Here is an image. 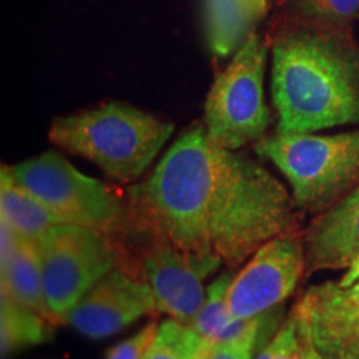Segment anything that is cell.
<instances>
[{"instance_id": "21", "label": "cell", "mask_w": 359, "mask_h": 359, "mask_svg": "<svg viewBox=\"0 0 359 359\" xmlns=\"http://www.w3.org/2000/svg\"><path fill=\"white\" fill-rule=\"evenodd\" d=\"M158 325L156 323H148L145 327H142L137 334L132 338L122 341L114 346L107 354V359H145L148 349L154 343Z\"/></svg>"}, {"instance_id": "6", "label": "cell", "mask_w": 359, "mask_h": 359, "mask_svg": "<svg viewBox=\"0 0 359 359\" xmlns=\"http://www.w3.org/2000/svg\"><path fill=\"white\" fill-rule=\"evenodd\" d=\"M43 291L53 325L67 323L72 309L107 273L120 266L142 276L133 253L92 228L58 223L37 241Z\"/></svg>"}, {"instance_id": "24", "label": "cell", "mask_w": 359, "mask_h": 359, "mask_svg": "<svg viewBox=\"0 0 359 359\" xmlns=\"http://www.w3.org/2000/svg\"><path fill=\"white\" fill-rule=\"evenodd\" d=\"M302 334V333H299ZM304 339V353H303V359H325L323 358V354L318 351L316 348L313 346L311 343H309V341L306 339V338H303Z\"/></svg>"}, {"instance_id": "1", "label": "cell", "mask_w": 359, "mask_h": 359, "mask_svg": "<svg viewBox=\"0 0 359 359\" xmlns=\"http://www.w3.org/2000/svg\"><path fill=\"white\" fill-rule=\"evenodd\" d=\"M137 235L236 268L271 238L302 231L293 195L262 163L193 125L125 195Z\"/></svg>"}, {"instance_id": "18", "label": "cell", "mask_w": 359, "mask_h": 359, "mask_svg": "<svg viewBox=\"0 0 359 359\" xmlns=\"http://www.w3.org/2000/svg\"><path fill=\"white\" fill-rule=\"evenodd\" d=\"M233 276L230 271L219 275L212 285L206 288L205 302L201 304L200 311L193 318L188 326L195 333H198L203 339H217L223 326L231 320L230 306H228V291H230Z\"/></svg>"}, {"instance_id": "17", "label": "cell", "mask_w": 359, "mask_h": 359, "mask_svg": "<svg viewBox=\"0 0 359 359\" xmlns=\"http://www.w3.org/2000/svg\"><path fill=\"white\" fill-rule=\"evenodd\" d=\"M213 341L203 339L185 323L173 318L158 325L145 359H210Z\"/></svg>"}, {"instance_id": "10", "label": "cell", "mask_w": 359, "mask_h": 359, "mask_svg": "<svg viewBox=\"0 0 359 359\" xmlns=\"http://www.w3.org/2000/svg\"><path fill=\"white\" fill-rule=\"evenodd\" d=\"M154 311L155 296L148 283L116 266L80 299L67 323L87 338L105 339Z\"/></svg>"}, {"instance_id": "22", "label": "cell", "mask_w": 359, "mask_h": 359, "mask_svg": "<svg viewBox=\"0 0 359 359\" xmlns=\"http://www.w3.org/2000/svg\"><path fill=\"white\" fill-rule=\"evenodd\" d=\"M255 341L243 343H215L210 359H251Z\"/></svg>"}, {"instance_id": "12", "label": "cell", "mask_w": 359, "mask_h": 359, "mask_svg": "<svg viewBox=\"0 0 359 359\" xmlns=\"http://www.w3.org/2000/svg\"><path fill=\"white\" fill-rule=\"evenodd\" d=\"M306 273L346 269L359 255V187L303 230Z\"/></svg>"}, {"instance_id": "13", "label": "cell", "mask_w": 359, "mask_h": 359, "mask_svg": "<svg viewBox=\"0 0 359 359\" xmlns=\"http://www.w3.org/2000/svg\"><path fill=\"white\" fill-rule=\"evenodd\" d=\"M210 52L226 58L240 50L268 13V0H203Z\"/></svg>"}, {"instance_id": "5", "label": "cell", "mask_w": 359, "mask_h": 359, "mask_svg": "<svg viewBox=\"0 0 359 359\" xmlns=\"http://www.w3.org/2000/svg\"><path fill=\"white\" fill-rule=\"evenodd\" d=\"M8 172L20 187L47 206L58 223L92 228L130 251L127 243L137 230L127 198H122L114 188L79 172L57 151H45L11 165Z\"/></svg>"}, {"instance_id": "7", "label": "cell", "mask_w": 359, "mask_h": 359, "mask_svg": "<svg viewBox=\"0 0 359 359\" xmlns=\"http://www.w3.org/2000/svg\"><path fill=\"white\" fill-rule=\"evenodd\" d=\"M268 48V40L255 30L215 77L205 102V128L218 145L238 150L266 133L271 123L263 90Z\"/></svg>"}, {"instance_id": "3", "label": "cell", "mask_w": 359, "mask_h": 359, "mask_svg": "<svg viewBox=\"0 0 359 359\" xmlns=\"http://www.w3.org/2000/svg\"><path fill=\"white\" fill-rule=\"evenodd\" d=\"M175 125L125 102L60 116L48 140L95 163L120 185L137 182L168 142Z\"/></svg>"}, {"instance_id": "15", "label": "cell", "mask_w": 359, "mask_h": 359, "mask_svg": "<svg viewBox=\"0 0 359 359\" xmlns=\"http://www.w3.org/2000/svg\"><path fill=\"white\" fill-rule=\"evenodd\" d=\"M0 219L11 224L17 235L34 241H39L43 233L58 224L47 206L13 180L7 165L2 167L0 177Z\"/></svg>"}, {"instance_id": "20", "label": "cell", "mask_w": 359, "mask_h": 359, "mask_svg": "<svg viewBox=\"0 0 359 359\" xmlns=\"http://www.w3.org/2000/svg\"><path fill=\"white\" fill-rule=\"evenodd\" d=\"M303 353L304 339L290 316L257 359H303Z\"/></svg>"}, {"instance_id": "9", "label": "cell", "mask_w": 359, "mask_h": 359, "mask_svg": "<svg viewBox=\"0 0 359 359\" xmlns=\"http://www.w3.org/2000/svg\"><path fill=\"white\" fill-rule=\"evenodd\" d=\"M140 236L145 238V245L137 251V259L143 280L155 296L156 311L190 325L205 302L203 281L223 263L180 250L160 238Z\"/></svg>"}, {"instance_id": "2", "label": "cell", "mask_w": 359, "mask_h": 359, "mask_svg": "<svg viewBox=\"0 0 359 359\" xmlns=\"http://www.w3.org/2000/svg\"><path fill=\"white\" fill-rule=\"evenodd\" d=\"M276 132L359 125V43L349 25L278 13L268 30Z\"/></svg>"}, {"instance_id": "19", "label": "cell", "mask_w": 359, "mask_h": 359, "mask_svg": "<svg viewBox=\"0 0 359 359\" xmlns=\"http://www.w3.org/2000/svg\"><path fill=\"white\" fill-rule=\"evenodd\" d=\"M283 15L318 24L349 25L359 12V0H281Z\"/></svg>"}, {"instance_id": "16", "label": "cell", "mask_w": 359, "mask_h": 359, "mask_svg": "<svg viewBox=\"0 0 359 359\" xmlns=\"http://www.w3.org/2000/svg\"><path fill=\"white\" fill-rule=\"evenodd\" d=\"M52 323L0 291V349L6 359L30 344L43 343L50 338Z\"/></svg>"}, {"instance_id": "4", "label": "cell", "mask_w": 359, "mask_h": 359, "mask_svg": "<svg viewBox=\"0 0 359 359\" xmlns=\"http://www.w3.org/2000/svg\"><path fill=\"white\" fill-rule=\"evenodd\" d=\"M255 151L288 180L296 208L320 215L359 187V130L336 135L273 133Z\"/></svg>"}, {"instance_id": "14", "label": "cell", "mask_w": 359, "mask_h": 359, "mask_svg": "<svg viewBox=\"0 0 359 359\" xmlns=\"http://www.w3.org/2000/svg\"><path fill=\"white\" fill-rule=\"evenodd\" d=\"M0 291H6L15 302L39 313L53 325L50 309L45 299L42 262L37 241L17 235L11 253L6 258H0Z\"/></svg>"}, {"instance_id": "11", "label": "cell", "mask_w": 359, "mask_h": 359, "mask_svg": "<svg viewBox=\"0 0 359 359\" xmlns=\"http://www.w3.org/2000/svg\"><path fill=\"white\" fill-rule=\"evenodd\" d=\"M290 316L325 359H359V302L341 298L331 281L309 286Z\"/></svg>"}, {"instance_id": "25", "label": "cell", "mask_w": 359, "mask_h": 359, "mask_svg": "<svg viewBox=\"0 0 359 359\" xmlns=\"http://www.w3.org/2000/svg\"><path fill=\"white\" fill-rule=\"evenodd\" d=\"M281 2V0H275V4H276V6H278V4H280Z\"/></svg>"}, {"instance_id": "8", "label": "cell", "mask_w": 359, "mask_h": 359, "mask_svg": "<svg viewBox=\"0 0 359 359\" xmlns=\"http://www.w3.org/2000/svg\"><path fill=\"white\" fill-rule=\"evenodd\" d=\"M306 273L303 230L268 240L235 275L228 291L230 316L257 318L294 293Z\"/></svg>"}, {"instance_id": "23", "label": "cell", "mask_w": 359, "mask_h": 359, "mask_svg": "<svg viewBox=\"0 0 359 359\" xmlns=\"http://www.w3.org/2000/svg\"><path fill=\"white\" fill-rule=\"evenodd\" d=\"M358 280H359V255L354 258V262L346 268L343 278L338 280V283H339V286H344V288H346V286H351L353 283H356Z\"/></svg>"}]
</instances>
